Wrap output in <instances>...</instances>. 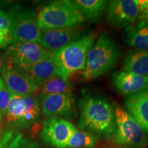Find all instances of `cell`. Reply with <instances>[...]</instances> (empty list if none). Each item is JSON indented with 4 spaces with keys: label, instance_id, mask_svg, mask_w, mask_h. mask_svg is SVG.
Here are the masks:
<instances>
[{
    "label": "cell",
    "instance_id": "6da1fadb",
    "mask_svg": "<svg viewBox=\"0 0 148 148\" xmlns=\"http://www.w3.org/2000/svg\"><path fill=\"white\" fill-rule=\"evenodd\" d=\"M80 117L78 122L81 129L104 136L114 134V107L103 98L87 96L81 99Z\"/></svg>",
    "mask_w": 148,
    "mask_h": 148
},
{
    "label": "cell",
    "instance_id": "7a4b0ae2",
    "mask_svg": "<svg viewBox=\"0 0 148 148\" xmlns=\"http://www.w3.org/2000/svg\"><path fill=\"white\" fill-rule=\"evenodd\" d=\"M119 48L108 32L102 33L88 53L83 77L91 80L110 71L117 62Z\"/></svg>",
    "mask_w": 148,
    "mask_h": 148
},
{
    "label": "cell",
    "instance_id": "3957f363",
    "mask_svg": "<svg viewBox=\"0 0 148 148\" xmlns=\"http://www.w3.org/2000/svg\"><path fill=\"white\" fill-rule=\"evenodd\" d=\"M95 39V34L90 33L53 53L59 68V76L68 80L70 74L84 69L88 53Z\"/></svg>",
    "mask_w": 148,
    "mask_h": 148
},
{
    "label": "cell",
    "instance_id": "277c9868",
    "mask_svg": "<svg viewBox=\"0 0 148 148\" xmlns=\"http://www.w3.org/2000/svg\"><path fill=\"white\" fill-rule=\"evenodd\" d=\"M40 29L62 28L80 25L85 18L72 1L59 0L44 6L37 14Z\"/></svg>",
    "mask_w": 148,
    "mask_h": 148
},
{
    "label": "cell",
    "instance_id": "5b68a950",
    "mask_svg": "<svg viewBox=\"0 0 148 148\" xmlns=\"http://www.w3.org/2000/svg\"><path fill=\"white\" fill-rule=\"evenodd\" d=\"M116 144L132 148H144L148 143V136L145 131L128 112L119 105L114 107Z\"/></svg>",
    "mask_w": 148,
    "mask_h": 148
},
{
    "label": "cell",
    "instance_id": "8992f818",
    "mask_svg": "<svg viewBox=\"0 0 148 148\" xmlns=\"http://www.w3.org/2000/svg\"><path fill=\"white\" fill-rule=\"evenodd\" d=\"M8 13L14 42L25 41L39 43L41 29L38 26L37 14L32 9L15 5Z\"/></svg>",
    "mask_w": 148,
    "mask_h": 148
},
{
    "label": "cell",
    "instance_id": "52a82bcc",
    "mask_svg": "<svg viewBox=\"0 0 148 148\" xmlns=\"http://www.w3.org/2000/svg\"><path fill=\"white\" fill-rule=\"evenodd\" d=\"M49 53L38 42H13L5 50V65L14 66L25 73Z\"/></svg>",
    "mask_w": 148,
    "mask_h": 148
},
{
    "label": "cell",
    "instance_id": "ba28073f",
    "mask_svg": "<svg viewBox=\"0 0 148 148\" xmlns=\"http://www.w3.org/2000/svg\"><path fill=\"white\" fill-rule=\"evenodd\" d=\"M40 112L39 101L35 95L21 96L10 93L5 116L10 124L25 127L36 121Z\"/></svg>",
    "mask_w": 148,
    "mask_h": 148
},
{
    "label": "cell",
    "instance_id": "9c48e42d",
    "mask_svg": "<svg viewBox=\"0 0 148 148\" xmlns=\"http://www.w3.org/2000/svg\"><path fill=\"white\" fill-rule=\"evenodd\" d=\"M76 130L75 126L63 119L51 117L43 123L40 136L44 142L56 148H66L68 141Z\"/></svg>",
    "mask_w": 148,
    "mask_h": 148
},
{
    "label": "cell",
    "instance_id": "30bf717a",
    "mask_svg": "<svg viewBox=\"0 0 148 148\" xmlns=\"http://www.w3.org/2000/svg\"><path fill=\"white\" fill-rule=\"evenodd\" d=\"M80 25L62 28L41 29L39 43L50 53H56L82 37Z\"/></svg>",
    "mask_w": 148,
    "mask_h": 148
},
{
    "label": "cell",
    "instance_id": "8fae6325",
    "mask_svg": "<svg viewBox=\"0 0 148 148\" xmlns=\"http://www.w3.org/2000/svg\"><path fill=\"white\" fill-rule=\"evenodd\" d=\"M139 14V7L132 0H113L107 3V19L114 27H126L132 25Z\"/></svg>",
    "mask_w": 148,
    "mask_h": 148
},
{
    "label": "cell",
    "instance_id": "7c38bea8",
    "mask_svg": "<svg viewBox=\"0 0 148 148\" xmlns=\"http://www.w3.org/2000/svg\"><path fill=\"white\" fill-rule=\"evenodd\" d=\"M1 79L10 93L21 96L33 95L38 89L39 85L23 71L5 65L1 71Z\"/></svg>",
    "mask_w": 148,
    "mask_h": 148
},
{
    "label": "cell",
    "instance_id": "4fadbf2b",
    "mask_svg": "<svg viewBox=\"0 0 148 148\" xmlns=\"http://www.w3.org/2000/svg\"><path fill=\"white\" fill-rule=\"evenodd\" d=\"M40 97L42 112L46 116H69L73 112L72 94H49Z\"/></svg>",
    "mask_w": 148,
    "mask_h": 148
},
{
    "label": "cell",
    "instance_id": "5bb4252c",
    "mask_svg": "<svg viewBox=\"0 0 148 148\" xmlns=\"http://www.w3.org/2000/svg\"><path fill=\"white\" fill-rule=\"evenodd\" d=\"M112 85L116 92L128 96L148 88V76L117 71L112 75Z\"/></svg>",
    "mask_w": 148,
    "mask_h": 148
},
{
    "label": "cell",
    "instance_id": "9a60e30c",
    "mask_svg": "<svg viewBox=\"0 0 148 148\" xmlns=\"http://www.w3.org/2000/svg\"><path fill=\"white\" fill-rule=\"evenodd\" d=\"M125 106L141 128L148 132V88L127 96Z\"/></svg>",
    "mask_w": 148,
    "mask_h": 148
},
{
    "label": "cell",
    "instance_id": "2e32d148",
    "mask_svg": "<svg viewBox=\"0 0 148 148\" xmlns=\"http://www.w3.org/2000/svg\"><path fill=\"white\" fill-rule=\"evenodd\" d=\"M28 76L40 85L51 77L59 75V68L53 53L37 62L27 72Z\"/></svg>",
    "mask_w": 148,
    "mask_h": 148
},
{
    "label": "cell",
    "instance_id": "e0dca14e",
    "mask_svg": "<svg viewBox=\"0 0 148 148\" xmlns=\"http://www.w3.org/2000/svg\"><path fill=\"white\" fill-rule=\"evenodd\" d=\"M125 41L127 45L135 49L148 52V23L145 21L125 27L124 31Z\"/></svg>",
    "mask_w": 148,
    "mask_h": 148
},
{
    "label": "cell",
    "instance_id": "ac0fdd59",
    "mask_svg": "<svg viewBox=\"0 0 148 148\" xmlns=\"http://www.w3.org/2000/svg\"><path fill=\"white\" fill-rule=\"evenodd\" d=\"M122 71L148 76V52L136 49L129 51L125 56Z\"/></svg>",
    "mask_w": 148,
    "mask_h": 148
},
{
    "label": "cell",
    "instance_id": "d6986e66",
    "mask_svg": "<svg viewBox=\"0 0 148 148\" xmlns=\"http://www.w3.org/2000/svg\"><path fill=\"white\" fill-rule=\"evenodd\" d=\"M72 2L85 19L93 22L100 18L108 3L104 0H75Z\"/></svg>",
    "mask_w": 148,
    "mask_h": 148
},
{
    "label": "cell",
    "instance_id": "ffe728a7",
    "mask_svg": "<svg viewBox=\"0 0 148 148\" xmlns=\"http://www.w3.org/2000/svg\"><path fill=\"white\" fill-rule=\"evenodd\" d=\"M40 95L49 94H72V86L68 80L59 75L51 77L40 85Z\"/></svg>",
    "mask_w": 148,
    "mask_h": 148
},
{
    "label": "cell",
    "instance_id": "44dd1931",
    "mask_svg": "<svg viewBox=\"0 0 148 148\" xmlns=\"http://www.w3.org/2000/svg\"><path fill=\"white\" fill-rule=\"evenodd\" d=\"M95 141L96 137L91 133L76 130L70 137L66 148L92 147Z\"/></svg>",
    "mask_w": 148,
    "mask_h": 148
},
{
    "label": "cell",
    "instance_id": "7402d4cb",
    "mask_svg": "<svg viewBox=\"0 0 148 148\" xmlns=\"http://www.w3.org/2000/svg\"><path fill=\"white\" fill-rule=\"evenodd\" d=\"M10 92L7 89L5 85L0 88V112L3 115H5L7 108L10 100Z\"/></svg>",
    "mask_w": 148,
    "mask_h": 148
},
{
    "label": "cell",
    "instance_id": "603a6c76",
    "mask_svg": "<svg viewBox=\"0 0 148 148\" xmlns=\"http://www.w3.org/2000/svg\"><path fill=\"white\" fill-rule=\"evenodd\" d=\"M14 42V37L10 29H0V48L8 47Z\"/></svg>",
    "mask_w": 148,
    "mask_h": 148
},
{
    "label": "cell",
    "instance_id": "cb8c5ba5",
    "mask_svg": "<svg viewBox=\"0 0 148 148\" xmlns=\"http://www.w3.org/2000/svg\"><path fill=\"white\" fill-rule=\"evenodd\" d=\"M10 29V19L8 12L0 9V29Z\"/></svg>",
    "mask_w": 148,
    "mask_h": 148
},
{
    "label": "cell",
    "instance_id": "d4e9b609",
    "mask_svg": "<svg viewBox=\"0 0 148 148\" xmlns=\"http://www.w3.org/2000/svg\"><path fill=\"white\" fill-rule=\"evenodd\" d=\"M5 66V58L4 56L0 53V73H1L2 70Z\"/></svg>",
    "mask_w": 148,
    "mask_h": 148
},
{
    "label": "cell",
    "instance_id": "484cf974",
    "mask_svg": "<svg viewBox=\"0 0 148 148\" xmlns=\"http://www.w3.org/2000/svg\"><path fill=\"white\" fill-rule=\"evenodd\" d=\"M138 18L141 21H145L148 23V15H139Z\"/></svg>",
    "mask_w": 148,
    "mask_h": 148
},
{
    "label": "cell",
    "instance_id": "4316f807",
    "mask_svg": "<svg viewBox=\"0 0 148 148\" xmlns=\"http://www.w3.org/2000/svg\"><path fill=\"white\" fill-rule=\"evenodd\" d=\"M3 85H4V84H3L2 79H1V77H0V88L2 87Z\"/></svg>",
    "mask_w": 148,
    "mask_h": 148
},
{
    "label": "cell",
    "instance_id": "83f0119b",
    "mask_svg": "<svg viewBox=\"0 0 148 148\" xmlns=\"http://www.w3.org/2000/svg\"><path fill=\"white\" fill-rule=\"evenodd\" d=\"M2 115L1 112H0V130H1V119H2Z\"/></svg>",
    "mask_w": 148,
    "mask_h": 148
},
{
    "label": "cell",
    "instance_id": "f1b7e54d",
    "mask_svg": "<svg viewBox=\"0 0 148 148\" xmlns=\"http://www.w3.org/2000/svg\"><path fill=\"white\" fill-rule=\"evenodd\" d=\"M0 148H2V147H0Z\"/></svg>",
    "mask_w": 148,
    "mask_h": 148
}]
</instances>
